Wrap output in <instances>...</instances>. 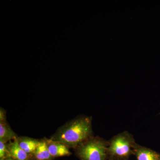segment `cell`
I'll list each match as a JSON object with an SVG mask.
<instances>
[{
  "mask_svg": "<svg viewBox=\"0 0 160 160\" xmlns=\"http://www.w3.org/2000/svg\"><path fill=\"white\" fill-rule=\"evenodd\" d=\"M109 160H113V159H109Z\"/></svg>",
  "mask_w": 160,
  "mask_h": 160,
  "instance_id": "13",
  "label": "cell"
},
{
  "mask_svg": "<svg viewBox=\"0 0 160 160\" xmlns=\"http://www.w3.org/2000/svg\"><path fill=\"white\" fill-rule=\"evenodd\" d=\"M17 140L21 148L29 155L33 154L40 142L37 140L26 137L18 138Z\"/></svg>",
  "mask_w": 160,
  "mask_h": 160,
  "instance_id": "7",
  "label": "cell"
},
{
  "mask_svg": "<svg viewBox=\"0 0 160 160\" xmlns=\"http://www.w3.org/2000/svg\"><path fill=\"white\" fill-rule=\"evenodd\" d=\"M17 138L8 145L9 157L15 160H29V154L21 148Z\"/></svg>",
  "mask_w": 160,
  "mask_h": 160,
  "instance_id": "6",
  "label": "cell"
},
{
  "mask_svg": "<svg viewBox=\"0 0 160 160\" xmlns=\"http://www.w3.org/2000/svg\"><path fill=\"white\" fill-rule=\"evenodd\" d=\"M17 138L16 134L6 122H0V141L6 143Z\"/></svg>",
  "mask_w": 160,
  "mask_h": 160,
  "instance_id": "9",
  "label": "cell"
},
{
  "mask_svg": "<svg viewBox=\"0 0 160 160\" xmlns=\"http://www.w3.org/2000/svg\"><path fill=\"white\" fill-rule=\"evenodd\" d=\"M5 160H15L13 159L12 158L9 157V158H8L6 159Z\"/></svg>",
  "mask_w": 160,
  "mask_h": 160,
  "instance_id": "12",
  "label": "cell"
},
{
  "mask_svg": "<svg viewBox=\"0 0 160 160\" xmlns=\"http://www.w3.org/2000/svg\"><path fill=\"white\" fill-rule=\"evenodd\" d=\"M136 144L133 136L128 132L115 136L108 142V160H128Z\"/></svg>",
  "mask_w": 160,
  "mask_h": 160,
  "instance_id": "2",
  "label": "cell"
},
{
  "mask_svg": "<svg viewBox=\"0 0 160 160\" xmlns=\"http://www.w3.org/2000/svg\"><path fill=\"white\" fill-rule=\"evenodd\" d=\"M108 142L99 137L89 138L76 148L81 160H107Z\"/></svg>",
  "mask_w": 160,
  "mask_h": 160,
  "instance_id": "3",
  "label": "cell"
},
{
  "mask_svg": "<svg viewBox=\"0 0 160 160\" xmlns=\"http://www.w3.org/2000/svg\"><path fill=\"white\" fill-rule=\"evenodd\" d=\"M50 154L53 158L69 156L71 154L69 147L65 144L53 140H46Z\"/></svg>",
  "mask_w": 160,
  "mask_h": 160,
  "instance_id": "4",
  "label": "cell"
},
{
  "mask_svg": "<svg viewBox=\"0 0 160 160\" xmlns=\"http://www.w3.org/2000/svg\"><path fill=\"white\" fill-rule=\"evenodd\" d=\"M6 122V115L2 109H1L0 111V122Z\"/></svg>",
  "mask_w": 160,
  "mask_h": 160,
  "instance_id": "11",
  "label": "cell"
},
{
  "mask_svg": "<svg viewBox=\"0 0 160 160\" xmlns=\"http://www.w3.org/2000/svg\"><path fill=\"white\" fill-rule=\"evenodd\" d=\"M33 154L37 160H52L54 158L50 154L46 141H40Z\"/></svg>",
  "mask_w": 160,
  "mask_h": 160,
  "instance_id": "8",
  "label": "cell"
},
{
  "mask_svg": "<svg viewBox=\"0 0 160 160\" xmlns=\"http://www.w3.org/2000/svg\"><path fill=\"white\" fill-rule=\"evenodd\" d=\"M133 154L137 160H160V153L137 144L133 149Z\"/></svg>",
  "mask_w": 160,
  "mask_h": 160,
  "instance_id": "5",
  "label": "cell"
},
{
  "mask_svg": "<svg viewBox=\"0 0 160 160\" xmlns=\"http://www.w3.org/2000/svg\"><path fill=\"white\" fill-rule=\"evenodd\" d=\"M92 137L91 118L82 116L61 127L51 139L63 143L69 148L76 149Z\"/></svg>",
  "mask_w": 160,
  "mask_h": 160,
  "instance_id": "1",
  "label": "cell"
},
{
  "mask_svg": "<svg viewBox=\"0 0 160 160\" xmlns=\"http://www.w3.org/2000/svg\"><path fill=\"white\" fill-rule=\"evenodd\" d=\"M9 158L8 145L0 141V160H5Z\"/></svg>",
  "mask_w": 160,
  "mask_h": 160,
  "instance_id": "10",
  "label": "cell"
}]
</instances>
